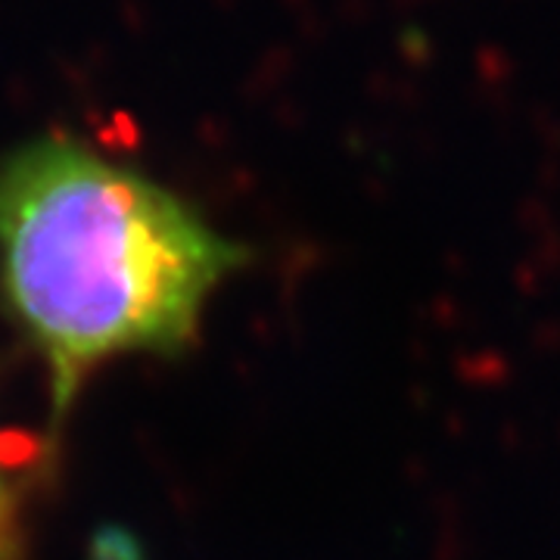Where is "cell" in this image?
Returning <instances> with one entry per match:
<instances>
[{
  "instance_id": "obj_2",
  "label": "cell",
  "mask_w": 560,
  "mask_h": 560,
  "mask_svg": "<svg viewBox=\"0 0 560 560\" xmlns=\"http://www.w3.org/2000/svg\"><path fill=\"white\" fill-rule=\"evenodd\" d=\"M28 526H25V504H22L20 482L0 460V560H25Z\"/></svg>"
},
{
  "instance_id": "obj_1",
  "label": "cell",
  "mask_w": 560,
  "mask_h": 560,
  "mask_svg": "<svg viewBox=\"0 0 560 560\" xmlns=\"http://www.w3.org/2000/svg\"><path fill=\"white\" fill-rule=\"evenodd\" d=\"M249 246L143 168L69 135L0 156V308L40 361L50 430L121 359H180Z\"/></svg>"
}]
</instances>
